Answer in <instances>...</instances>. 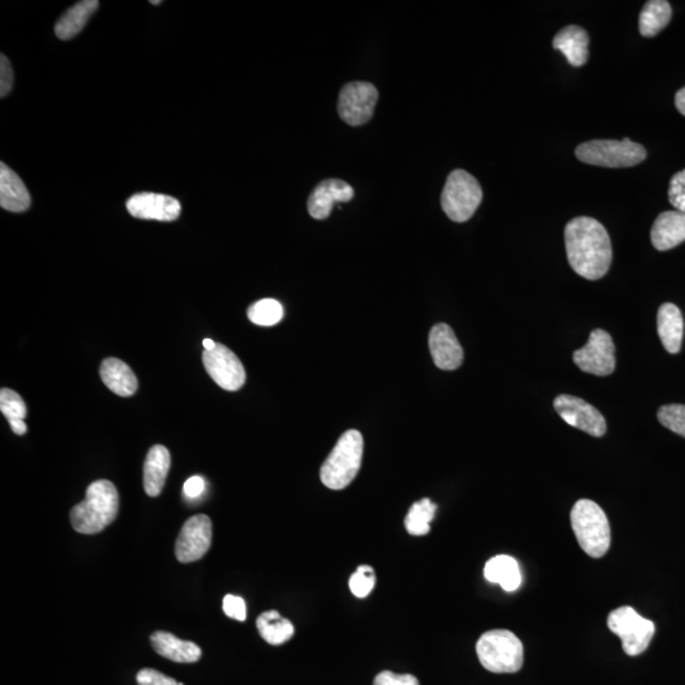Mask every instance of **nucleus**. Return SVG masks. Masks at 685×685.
I'll list each match as a JSON object with an SVG mask.
<instances>
[{
    "label": "nucleus",
    "instance_id": "nucleus-22",
    "mask_svg": "<svg viewBox=\"0 0 685 685\" xmlns=\"http://www.w3.org/2000/svg\"><path fill=\"white\" fill-rule=\"evenodd\" d=\"M170 469V453L162 444L151 447L144 465L145 493L155 498L162 493Z\"/></svg>",
    "mask_w": 685,
    "mask_h": 685
},
{
    "label": "nucleus",
    "instance_id": "nucleus-15",
    "mask_svg": "<svg viewBox=\"0 0 685 685\" xmlns=\"http://www.w3.org/2000/svg\"><path fill=\"white\" fill-rule=\"evenodd\" d=\"M429 349H431L434 365L441 370H457L464 362V349L450 325H434L429 333Z\"/></svg>",
    "mask_w": 685,
    "mask_h": 685
},
{
    "label": "nucleus",
    "instance_id": "nucleus-13",
    "mask_svg": "<svg viewBox=\"0 0 685 685\" xmlns=\"http://www.w3.org/2000/svg\"><path fill=\"white\" fill-rule=\"evenodd\" d=\"M212 542V522L205 514L193 516L183 524L176 542V556L183 564L201 560Z\"/></svg>",
    "mask_w": 685,
    "mask_h": 685
},
{
    "label": "nucleus",
    "instance_id": "nucleus-41",
    "mask_svg": "<svg viewBox=\"0 0 685 685\" xmlns=\"http://www.w3.org/2000/svg\"><path fill=\"white\" fill-rule=\"evenodd\" d=\"M162 3L160 0H151L150 4H154V6H159V4Z\"/></svg>",
    "mask_w": 685,
    "mask_h": 685
},
{
    "label": "nucleus",
    "instance_id": "nucleus-33",
    "mask_svg": "<svg viewBox=\"0 0 685 685\" xmlns=\"http://www.w3.org/2000/svg\"><path fill=\"white\" fill-rule=\"evenodd\" d=\"M668 196L670 205L685 215V169L674 174L669 184Z\"/></svg>",
    "mask_w": 685,
    "mask_h": 685
},
{
    "label": "nucleus",
    "instance_id": "nucleus-25",
    "mask_svg": "<svg viewBox=\"0 0 685 685\" xmlns=\"http://www.w3.org/2000/svg\"><path fill=\"white\" fill-rule=\"evenodd\" d=\"M98 7V0H83V2L74 4L56 23V36L60 40L66 41L79 35L88 21L91 20L93 13L97 11Z\"/></svg>",
    "mask_w": 685,
    "mask_h": 685
},
{
    "label": "nucleus",
    "instance_id": "nucleus-21",
    "mask_svg": "<svg viewBox=\"0 0 685 685\" xmlns=\"http://www.w3.org/2000/svg\"><path fill=\"white\" fill-rule=\"evenodd\" d=\"M99 375L103 384L110 389L113 394L129 398L137 391L139 382L134 371L125 362L117 358H107L99 368Z\"/></svg>",
    "mask_w": 685,
    "mask_h": 685
},
{
    "label": "nucleus",
    "instance_id": "nucleus-28",
    "mask_svg": "<svg viewBox=\"0 0 685 685\" xmlns=\"http://www.w3.org/2000/svg\"><path fill=\"white\" fill-rule=\"evenodd\" d=\"M0 410L7 418L12 431L18 436H23L27 432L25 419L27 417V406L25 401L11 389L0 390Z\"/></svg>",
    "mask_w": 685,
    "mask_h": 685
},
{
    "label": "nucleus",
    "instance_id": "nucleus-20",
    "mask_svg": "<svg viewBox=\"0 0 685 685\" xmlns=\"http://www.w3.org/2000/svg\"><path fill=\"white\" fill-rule=\"evenodd\" d=\"M555 50L561 51L566 60L575 68L587 64L589 59V35L580 26H566L557 33L554 42Z\"/></svg>",
    "mask_w": 685,
    "mask_h": 685
},
{
    "label": "nucleus",
    "instance_id": "nucleus-3",
    "mask_svg": "<svg viewBox=\"0 0 685 685\" xmlns=\"http://www.w3.org/2000/svg\"><path fill=\"white\" fill-rule=\"evenodd\" d=\"M571 527L585 554L601 559L611 547V527L604 510L592 500L581 499L571 510Z\"/></svg>",
    "mask_w": 685,
    "mask_h": 685
},
{
    "label": "nucleus",
    "instance_id": "nucleus-26",
    "mask_svg": "<svg viewBox=\"0 0 685 685\" xmlns=\"http://www.w3.org/2000/svg\"><path fill=\"white\" fill-rule=\"evenodd\" d=\"M257 628L262 639L269 645L280 646L290 641L295 633V627L287 618L281 617L277 611L261 614L257 620Z\"/></svg>",
    "mask_w": 685,
    "mask_h": 685
},
{
    "label": "nucleus",
    "instance_id": "nucleus-19",
    "mask_svg": "<svg viewBox=\"0 0 685 685\" xmlns=\"http://www.w3.org/2000/svg\"><path fill=\"white\" fill-rule=\"evenodd\" d=\"M0 206L11 212H25L30 209L31 196L25 183L6 164H0Z\"/></svg>",
    "mask_w": 685,
    "mask_h": 685
},
{
    "label": "nucleus",
    "instance_id": "nucleus-14",
    "mask_svg": "<svg viewBox=\"0 0 685 685\" xmlns=\"http://www.w3.org/2000/svg\"><path fill=\"white\" fill-rule=\"evenodd\" d=\"M127 211L140 220L176 221L182 206L177 198L160 193H137L126 202Z\"/></svg>",
    "mask_w": 685,
    "mask_h": 685
},
{
    "label": "nucleus",
    "instance_id": "nucleus-5",
    "mask_svg": "<svg viewBox=\"0 0 685 685\" xmlns=\"http://www.w3.org/2000/svg\"><path fill=\"white\" fill-rule=\"evenodd\" d=\"M476 653L481 665L491 673H517L523 666V644L512 631L485 632L477 641Z\"/></svg>",
    "mask_w": 685,
    "mask_h": 685
},
{
    "label": "nucleus",
    "instance_id": "nucleus-2",
    "mask_svg": "<svg viewBox=\"0 0 685 685\" xmlns=\"http://www.w3.org/2000/svg\"><path fill=\"white\" fill-rule=\"evenodd\" d=\"M120 507L116 486L108 480L94 481L88 486L85 500L70 512V522L82 535H97L115 522Z\"/></svg>",
    "mask_w": 685,
    "mask_h": 685
},
{
    "label": "nucleus",
    "instance_id": "nucleus-8",
    "mask_svg": "<svg viewBox=\"0 0 685 685\" xmlns=\"http://www.w3.org/2000/svg\"><path fill=\"white\" fill-rule=\"evenodd\" d=\"M607 625L614 635L620 637L623 651L628 656L644 653L655 635L654 622L640 616L632 607L614 609L608 616Z\"/></svg>",
    "mask_w": 685,
    "mask_h": 685
},
{
    "label": "nucleus",
    "instance_id": "nucleus-27",
    "mask_svg": "<svg viewBox=\"0 0 685 685\" xmlns=\"http://www.w3.org/2000/svg\"><path fill=\"white\" fill-rule=\"evenodd\" d=\"M672 6L665 0H650L640 14V32L644 37H654L672 20Z\"/></svg>",
    "mask_w": 685,
    "mask_h": 685
},
{
    "label": "nucleus",
    "instance_id": "nucleus-38",
    "mask_svg": "<svg viewBox=\"0 0 685 685\" xmlns=\"http://www.w3.org/2000/svg\"><path fill=\"white\" fill-rule=\"evenodd\" d=\"M205 489L206 483L201 476H192L191 479L186 481L183 488L184 494H186L188 499L200 498Z\"/></svg>",
    "mask_w": 685,
    "mask_h": 685
},
{
    "label": "nucleus",
    "instance_id": "nucleus-4",
    "mask_svg": "<svg viewBox=\"0 0 685 685\" xmlns=\"http://www.w3.org/2000/svg\"><path fill=\"white\" fill-rule=\"evenodd\" d=\"M362 458V434L356 429L344 433L321 466V483L332 490L346 489L361 470Z\"/></svg>",
    "mask_w": 685,
    "mask_h": 685
},
{
    "label": "nucleus",
    "instance_id": "nucleus-35",
    "mask_svg": "<svg viewBox=\"0 0 685 685\" xmlns=\"http://www.w3.org/2000/svg\"><path fill=\"white\" fill-rule=\"evenodd\" d=\"M136 682L137 685H179L177 680L150 668L141 669L136 675Z\"/></svg>",
    "mask_w": 685,
    "mask_h": 685
},
{
    "label": "nucleus",
    "instance_id": "nucleus-40",
    "mask_svg": "<svg viewBox=\"0 0 685 685\" xmlns=\"http://www.w3.org/2000/svg\"><path fill=\"white\" fill-rule=\"evenodd\" d=\"M203 347H205V351H212L216 347V343L214 340L205 339L203 340Z\"/></svg>",
    "mask_w": 685,
    "mask_h": 685
},
{
    "label": "nucleus",
    "instance_id": "nucleus-18",
    "mask_svg": "<svg viewBox=\"0 0 685 685\" xmlns=\"http://www.w3.org/2000/svg\"><path fill=\"white\" fill-rule=\"evenodd\" d=\"M651 242L660 252L673 249L685 242V215L679 211H666L660 214L651 229Z\"/></svg>",
    "mask_w": 685,
    "mask_h": 685
},
{
    "label": "nucleus",
    "instance_id": "nucleus-7",
    "mask_svg": "<svg viewBox=\"0 0 685 685\" xmlns=\"http://www.w3.org/2000/svg\"><path fill=\"white\" fill-rule=\"evenodd\" d=\"M483 201L480 183L466 170L457 169L448 176L441 203L444 214L452 221L465 222L474 216Z\"/></svg>",
    "mask_w": 685,
    "mask_h": 685
},
{
    "label": "nucleus",
    "instance_id": "nucleus-23",
    "mask_svg": "<svg viewBox=\"0 0 685 685\" xmlns=\"http://www.w3.org/2000/svg\"><path fill=\"white\" fill-rule=\"evenodd\" d=\"M658 333L664 348L675 354L682 348L684 321L674 304H664L658 311Z\"/></svg>",
    "mask_w": 685,
    "mask_h": 685
},
{
    "label": "nucleus",
    "instance_id": "nucleus-6",
    "mask_svg": "<svg viewBox=\"0 0 685 685\" xmlns=\"http://www.w3.org/2000/svg\"><path fill=\"white\" fill-rule=\"evenodd\" d=\"M576 158L585 164L604 168H630L644 162V146L633 143L628 137L622 141L593 140L578 146Z\"/></svg>",
    "mask_w": 685,
    "mask_h": 685
},
{
    "label": "nucleus",
    "instance_id": "nucleus-39",
    "mask_svg": "<svg viewBox=\"0 0 685 685\" xmlns=\"http://www.w3.org/2000/svg\"><path fill=\"white\" fill-rule=\"evenodd\" d=\"M675 106H677V110L685 116V87L680 89L677 96H675Z\"/></svg>",
    "mask_w": 685,
    "mask_h": 685
},
{
    "label": "nucleus",
    "instance_id": "nucleus-30",
    "mask_svg": "<svg viewBox=\"0 0 685 685\" xmlns=\"http://www.w3.org/2000/svg\"><path fill=\"white\" fill-rule=\"evenodd\" d=\"M248 318L259 327H273L283 319V306L274 299L259 300L249 307Z\"/></svg>",
    "mask_w": 685,
    "mask_h": 685
},
{
    "label": "nucleus",
    "instance_id": "nucleus-34",
    "mask_svg": "<svg viewBox=\"0 0 685 685\" xmlns=\"http://www.w3.org/2000/svg\"><path fill=\"white\" fill-rule=\"evenodd\" d=\"M222 609L229 618L233 620L244 622L247 620V604L244 599L236 597V595L228 594L222 602Z\"/></svg>",
    "mask_w": 685,
    "mask_h": 685
},
{
    "label": "nucleus",
    "instance_id": "nucleus-9",
    "mask_svg": "<svg viewBox=\"0 0 685 685\" xmlns=\"http://www.w3.org/2000/svg\"><path fill=\"white\" fill-rule=\"evenodd\" d=\"M377 99L379 92L375 85L366 82L348 83L339 94V116L348 125H365L375 112Z\"/></svg>",
    "mask_w": 685,
    "mask_h": 685
},
{
    "label": "nucleus",
    "instance_id": "nucleus-12",
    "mask_svg": "<svg viewBox=\"0 0 685 685\" xmlns=\"http://www.w3.org/2000/svg\"><path fill=\"white\" fill-rule=\"evenodd\" d=\"M555 410L571 427L590 434L603 437L607 432V423L601 411L583 399L571 395H560L555 399Z\"/></svg>",
    "mask_w": 685,
    "mask_h": 685
},
{
    "label": "nucleus",
    "instance_id": "nucleus-16",
    "mask_svg": "<svg viewBox=\"0 0 685 685\" xmlns=\"http://www.w3.org/2000/svg\"><path fill=\"white\" fill-rule=\"evenodd\" d=\"M354 191L348 183L340 179H327L319 184L307 201V210L315 220L328 219L335 203L349 202Z\"/></svg>",
    "mask_w": 685,
    "mask_h": 685
},
{
    "label": "nucleus",
    "instance_id": "nucleus-17",
    "mask_svg": "<svg viewBox=\"0 0 685 685\" xmlns=\"http://www.w3.org/2000/svg\"><path fill=\"white\" fill-rule=\"evenodd\" d=\"M151 646L155 653L174 663L192 664L201 659L200 646L192 641L178 639L172 633L157 631L150 637Z\"/></svg>",
    "mask_w": 685,
    "mask_h": 685
},
{
    "label": "nucleus",
    "instance_id": "nucleus-36",
    "mask_svg": "<svg viewBox=\"0 0 685 685\" xmlns=\"http://www.w3.org/2000/svg\"><path fill=\"white\" fill-rule=\"evenodd\" d=\"M373 685H419V680L411 674H395L385 670L377 675Z\"/></svg>",
    "mask_w": 685,
    "mask_h": 685
},
{
    "label": "nucleus",
    "instance_id": "nucleus-11",
    "mask_svg": "<svg viewBox=\"0 0 685 685\" xmlns=\"http://www.w3.org/2000/svg\"><path fill=\"white\" fill-rule=\"evenodd\" d=\"M203 366L217 385L226 391L242 389L247 373L240 359L233 351L222 344H216L212 351L202 354Z\"/></svg>",
    "mask_w": 685,
    "mask_h": 685
},
{
    "label": "nucleus",
    "instance_id": "nucleus-31",
    "mask_svg": "<svg viewBox=\"0 0 685 685\" xmlns=\"http://www.w3.org/2000/svg\"><path fill=\"white\" fill-rule=\"evenodd\" d=\"M658 419L665 428L685 438V405L670 404L661 406Z\"/></svg>",
    "mask_w": 685,
    "mask_h": 685
},
{
    "label": "nucleus",
    "instance_id": "nucleus-1",
    "mask_svg": "<svg viewBox=\"0 0 685 685\" xmlns=\"http://www.w3.org/2000/svg\"><path fill=\"white\" fill-rule=\"evenodd\" d=\"M566 255L579 276L597 281L612 263V244L606 228L593 217L580 216L565 228Z\"/></svg>",
    "mask_w": 685,
    "mask_h": 685
},
{
    "label": "nucleus",
    "instance_id": "nucleus-24",
    "mask_svg": "<svg viewBox=\"0 0 685 685\" xmlns=\"http://www.w3.org/2000/svg\"><path fill=\"white\" fill-rule=\"evenodd\" d=\"M484 575L489 583L499 584L505 592H514L522 584V574L518 561L508 555L491 557L486 562Z\"/></svg>",
    "mask_w": 685,
    "mask_h": 685
},
{
    "label": "nucleus",
    "instance_id": "nucleus-10",
    "mask_svg": "<svg viewBox=\"0 0 685 685\" xmlns=\"http://www.w3.org/2000/svg\"><path fill=\"white\" fill-rule=\"evenodd\" d=\"M574 362L583 372L611 375L616 368V348L611 335L602 329L594 330L585 347L574 353Z\"/></svg>",
    "mask_w": 685,
    "mask_h": 685
},
{
    "label": "nucleus",
    "instance_id": "nucleus-29",
    "mask_svg": "<svg viewBox=\"0 0 685 685\" xmlns=\"http://www.w3.org/2000/svg\"><path fill=\"white\" fill-rule=\"evenodd\" d=\"M437 505L425 498L411 505L405 518V528L411 536H425L431 532V522L436 516Z\"/></svg>",
    "mask_w": 685,
    "mask_h": 685
},
{
    "label": "nucleus",
    "instance_id": "nucleus-32",
    "mask_svg": "<svg viewBox=\"0 0 685 685\" xmlns=\"http://www.w3.org/2000/svg\"><path fill=\"white\" fill-rule=\"evenodd\" d=\"M376 585L375 571L371 566H359L356 573L349 579V589L357 598H366Z\"/></svg>",
    "mask_w": 685,
    "mask_h": 685
},
{
    "label": "nucleus",
    "instance_id": "nucleus-37",
    "mask_svg": "<svg viewBox=\"0 0 685 685\" xmlns=\"http://www.w3.org/2000/svg\"><path fill=\"white\" fill-rule=\"evenodd\" d=\"M14 83L12 65L6 55L0 58V97H7L11 93Z\"/></svg>",
    "mask_w": 685,
    "mask_h": 685
}]
</instances>
